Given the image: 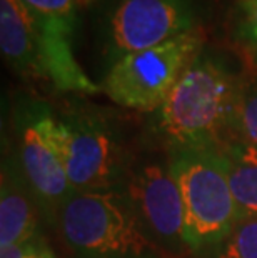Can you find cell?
I'll list each match as a JSON object with an SVG mask.
<instances>
[{
    "label": "cell",
    "mask_w": 257,
    "mask_h": 258,
    "mask_svg": "<svg viewBox=\"0 0 257 258\" xmlns=\"http://www.w3.org/2000/svg\"><path fill=\"white\" fill-rule=\"evenodd\" d=\"M194 29L199 27L192 0H119L106 25L107 58L112 65Z\"/></svg>",
    "instance_id": "7"
},
{
    "label": "cell",
    "mask_w": 257,
    "mask_h": 258,
    "mask_svg": "<svg viewBox=\"0 0 257 258\" xmlns=\"http://www.w3.org/2000/svg\"><path fill=\"white\" fill-rule=\"evenodd\" d=\"M35 258H57V255L54 253V250L48 246V243H45V245H43V248L40 250V253L37 255Z\"/></svg>",
    "instance_id": "17"
},
{
    "label": "cell",
    "mask_w": 257,
    "mask_h": 258,
    "mask_svg": "<svg viewBox=\"0 0 257 258\" xmlns=\"http://www.w3.org/2000/svg\"><path fill=\"white\" fill-rule=\"evenodd\" d=\"M65 167L74 191L120 188L130 170L129 152L116 127L90 110L59 115Z\"/></svg>",
    "instance_id": "5"
},
{
    "label": "cell",
    "mask_w": 257,
    "mask_h": 258,
    "mask_svg": "<svg viewBox=\"0 0 257 258\" xmlns=\"http://www.w3.org/2000/svg\"><path fill=\"white\" fill-rule=\"evenodd\" d=\"M239 218H257V147L232 140L219 150Z\"/></svg>",
    "instance_id": "12"
},
{
    "label": "cell",
    "mask_w": 257,
    "mask_h": 258,
    "mask_svg": "<svg viewBox=\"0 0 257 258\" xmlns=\"http://www.w3.org/2000/svg\"><path fill=\"white\" fill-rule=\"evenodd\" d=\"M77 2H79V5H89L92 0H77Z\"/></svg>",
    "instance_id": "18"
},
{
    "label": "cell",
    "mask_w": 257,
    "mask_h": 258,
    "mask_svg": "<svg viewBox=\"0 0 257 258\" xmlns=\"http://www.w3.org/2000/svg\"><path fill=\"white\" fill-rule=\"evenodd\" d=\"M124 190L147 232L166 255L180 256L187 253L182 199L169 158L166 162H132Z\"/></svg>",
    "instance_id": "8"
},
{
    "label": "cell",
    "mask_w": 257,
    "mask_h": 258,
    "mask_svg": "<svg viewBox=\"0 0 257 258\" xmlns=\"http://www.w3.org/2000/svg\"><path fill=\"white\" fill-rule=\"evenodd\" d=\"M39 24L47 47L48 82L62 92L97 93L100 87L82 70L72 50L77 0H24Z\"/></svg>",
    "instance_id": "9"
},
{
    "label": "cell",
    "mask_w": 257,
    "mask_h": 258,
    "mask_svg": "<svg viewBox=\"0 0 257 258\" xmlns=\"http://www.w3.org/2000/svg\"><path fill=\"white\" fill-rule=\"evenodd\" d=\"M232 32L247 65L257 69V0H237Z\"/></svg>",
    "instance_id": "15"
},
{
    "label": "cell",
    "mask_w": 257,
    "mask_h": 258,
    "mask_svg": "<svg viewBox=\"0 0 257 258\" xmlns=\"http://www.w3.org/2000/svg\"><path fill=\"white\" fill-rule=\"evenodd\" d=\"M40 208L17 155L2 160L0 175V250L40 235Z\"/></svg>",
    "instance_id": "11"
},
{
    "label": "cell",
    "mask_w": 257,
    "mask_h": 258,
    "mask_svg": "<svg viewBox=\"0 0 257 258\" xmlns=\"http://www.w3.org/2000/svg\"><path fill=\"white\" fill-rule=\"evenodd\" d=\"M0 50L19 75L48 82L45 38L24 0H0Z\"/></svg>",
    "instance_id": "10"
},
{
    "label": "cell",
    "mask_w": 257,
    "mask_h": 258,
    "mask_svg": "<svg viewBox=\"0 0 257 258\" xmlns=\"http://www.w3.org/2000/svg\"><path fill=\"white\" fill-rule=\"evenodd\" d=\"M45 243L47 241L43 240L42 235H37V237L27 241H22V243L0 250V258H35L40 253V250Z\"/></svg>",
    "instance_id": "16"
},
{
    "label": "cell",
    "mask_w": 257,
    "mask_h": 258,
    "mask_svg": "<svg viewBox=\"0 0 257 258\" xmlns=\"http://www.w3.org/2000/svg\"><path fill=\"white\" fill-rule=\"evenodd\" d=\"M234 135L236 140L257 147V69L249 65L242 74H239Z\"/></svg>",
    "instance_id": "13"
},
{
    "label": "cell",
    "mask_w": 257,
    "mask_h": 258,
    "mask_svg": "<svg viewBox=\"0 0 257 258\" xmlns=\"http://www.w3.org/2000/svg\"><path fill=\"white\" fill-rule=\"evenodd\" d=\"M17 158L42 217L57 227L60 208L74 194L65 167L64 137L59 117L45 105L34 103L22 110L15 122Z\"/></svg>",
    "instance_id": "6"
},
{
    "label": "cell",
    "mask_w": 257,
    "mask_h": 258,
    "mask_svg": "<svg viewBox=\"0 0 257 258\" xmlns=\"http://www.w3.org/2000/svg\"><path fill=\"white\" fill-rule=\"evenodd\" d=\"M184 207L185 241L195 256L204 255L231 233L237 222L222 157L216 150H167Z\"/></svg>",
    "instance_id": "3"
},
{
    "label": "cell",
    "mask_w": 257,
    "mask_h": 258,
    "mask_svg": "<svg viewBox=\"0 0 257 258\" xmlns=\"http://www.w3.org/2000/svg\"><path fill=\"white\" fill-rule=\"evenodd\" d=\"M239 75L205 50L189 65L159 108L157 132L167 150L219 152L234 135Z\"/></svg>",
    "instance_id": "1"
},
{
    "label": "cell",
    "mask_w": 257,
    "mask_h": 258,
    "mask_svg": "<svg viewBox=\"0 0 257 258\" xmlns=\"http://www.w3.org/2000/svg\"><path fill=\"white\" fill-rule=\"evenodd\" d=\"M57 228L77 258H166L124 186L74 191L60 208Z\"/></svg>",
    "instance_id": "2"
},
{
    "label": "cell",
    "mask_w": 257,
    "mask_h": 258,
    "mask_svg": "<svg viewBox=\"0 0 257 258\" xmlns=\"http://www.w3.org/2000/svg\"><path fill=\"white\" fill-rule=\"evenodd\" d=\"M200 29L114 62L100 90L114 103L137 112H159L189 65L204 52Z\"/></svg>",
    "instance_id": "4"
},
{
    "label": "cell",
    "mask_w": 257,
    "mask_h": 258,
    "mask_svg": "<svg viewBox=\"0 0 257 258\" xmlns=\"http://www.w3.org/2000/svg\"><path fill=\"white\" fill-rule=\"evenodd\" d=\"M199 258H257V218H239L231 233Z\"/></svg>",
    "instance_id": "14"
}]
</instances>
